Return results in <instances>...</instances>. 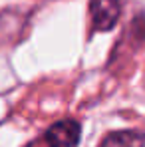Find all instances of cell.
Here are the masks:
<instances>
[{
  "instance_id": "6da1fadb",
  "label": "cell",
  "mask_w": 145,
  "mask_h": 147,
  "mask_svg": "<svg viewBox=\"0 0 145 147\" xmlns=\"http://www.w3.org/2000/svg\"><path fill=\"white\" fill-rule=\"evenodd\" d=\"M123 0H90V16L94 30L107 32L117 24Z\"/></svg>"
},
{
  "instance_id": "7a4b0ae2",
  "label": "cell",
  "mask_w": 145,
  "mask_h": 147,
  "mask_svg": "<svg viewBox=\"0 0 145 147\" xmlns=\"http://www.w3.org/2000/svg\"><path fill=\"white\" fill-rule=\"evenodd\" d=\"M82 137V127L76 119H62L46 131L48 147H78Z\"/></svg>"
},
{
  "instance_id": "3957f363",
  "label": "cell",
  "mask_w": 145,
  "mask_h": 147,
  "mask_svg": "<svg viewBox=\"0 0 145 147\" xmlns=\"http://www.w3.org/2000/svg\"><path fill=\"white\" fill-rule=\"evenodd\" d=\"M99 147H145V133L135 129H123L109 133Z\"/></svg>"
}]
</instances>
